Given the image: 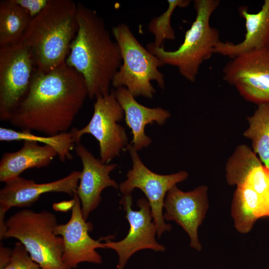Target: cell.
<instances>
[{
	"label": "cell",
	"instance_id": "3957f363",
	"mask_svg": "<svg viewBox=\"0 0 269 269\" xmlns=\"http://www.w3.org/2000/svg\"><path fill=\"white\" fill-rule=\"evenodd\" d=\"M77 9L71 0H48L32 18L19 43L30 52L36 69L47 72L65 63L78 30Z\"/></svg>",
	"mask_w": 269,
	"mask_h": 269
},
{
	"label": "cell",
	"instance_id": "5b68a950",
	"mask_svg": "<svg viewBox=\"0 0 269 269\" xmlns=\"http://www.w3.org/2000/svg\"><path fill=\"white\" fill-rule=\"evenodd\" d=\"M6 225L4 239L18 240L41 268L66 269L62 260L63 240L55 233L58 224L53 213L24 209L9 217Z\"/></svg>",
	"mask_w": 269,
	"mask_h": 269
},
{
	"label": "cell",
	"instance_id": "9c48e42d",
	"mask_svg": "<svg viewBox=\"0 0 269 269\" xmlns=\"http://www.w3.org/2000/svg\"><path fill=\"white\" fill-rule=\"evenodd\" d=\"M35 69L28 49L18 44L0 47V119L9 121L27 94Z\"/></svg>",
	"mask_w": 269,
	"mask_h": 269
},
{
	"label": "cell",
	"instance_id": "7402d4cb",
	"mask_svg": "<svg viewBox=\"0 0 269 269\" xmlns=\"http://www.w3.org/2000/svg\"><path fill=\"white\" fill-rule=\"evenodd\" d=\"M247 120L249 127L243 134L252 140L253 151L269 168V103L258 105L253 115Z\"/></svg>",
	"mask_w": 269,
	"mask_h": 269
},
{
	"label": "cell",
	"instance_id": "f1b7e54d",
	"mask_svg": "<svg viewBox=\"0 0 269 269\" xmlns=\"http://www.w3.org/2000/svg\"><path fill=\"white\" fill-rule=\"evenodd\" d=\"M74 204L75 199L73 198L69 201H63L54 203L53 204V208L56 211L66 212L70 210H72Z\"/></svg>",
	"mask_w": 269,
	"mask_h": 269
},
{
	"label": "cell",
	"instance_id": "277c9868",
	"mask_svg": "<svg viewBox=\"0 0 269 269\" xmlns=\"http://www.w3.org/2000/svg\"><path fill=\"white\" fill-rule=\"evenodd\" d=\"M219 0H195L196 16L185 34L184 41L174 51L154 47L148 43L147 50L164 65L176 67L180 74L191 82H195L203 62L214 54V49L220 40L218 29L211 26L210 19L218 7Z\"/></svg>",
	"mask_w": 269,
	"mask_h": 269
},
{
	"label": "cell",
	"instance_id": "44dd1931",
	"mask_svg": "<svg viewBox=\"0 0 269 269\" xmlns=\"http://www.w3.org/2000/svg\"><path fill=\"white\" fill-rule=\"evenodd\" d=\"M0 140L12 141L16 140L31 141L41 142L54 148L59 159L62 162L73 158L71 151L75 148L76 142L69 132H64L54 135L46 136L37 135L27 131H15L11 129L0 128Z\"/></svg>",
	"mask_w": 269,
	"mask_h": 269
},
{
	"label": "cell",
	"instance_id": "484cf974",
	"mask_svg": "<svg viewBox=\"0 0 269 269\" xmlns=\"http://www.w3.org/2000/svg\"><path fill=\"white\" fill-rule=\"evenodd\" d=\"M3 269H43L31 259L24 246L15 244L9 264Z\"/></svg>",
	"mask_w": 269,
	"mask_h": 269
},
{
	"label": "cell",
	"instance_id": "4dcf8cb0",
	"mask_svg": "<svg viewBox=\"0 0 269 269\" xmlns=\"http://www.w3.org/2000/svg\"></svg>",
	"mask_w": 269,
	"mask_h": 269
},
{
	"label": "cell",
	"instance_id": "4fadbf2b",
	"mask_svg": "<svg viewBox=\"0 0 269 269\" xmlns=\"http://www.w3.org/2000/svg\"><path fill=\"white\" fill-rule=\"evenodd\" d=\"M207 187L198 186L188 192L173 186L167 192L164 201V218L174 221L188 235L191 248L200 251L201 245L198 229L202 224L208 208Z\"/></svg>",
	"mask_w": 269,
	"mask_h": 269
},
{
	"label": "cell",
	"instance_id": "7a4b0ae2",
	"mask_svg": "<svg viewBox=\"0 0 269 269\" xmlns=\"http://www.w3.org/2000/svg\"><path fill=\"white\" fill-rule=\"evenodd\" d=\"M77 20L78 30L65 63L83 76L88 97L96 98L110 92L122 63L121 51L95 10L77 3Z\"/></svg>",
	"mask_w": 269,
	"mask_h": 269
},
{
	"label": "cell",
	"instance_id": "d6986e66",
	"mask_svg": "<svg viewBox=\"0 0 269 269\" xmlns=\"http://www.w3.org/2000/svg\"><path fill=\"white\" fill-rule=\"evenodd\" d=\"M32 19L14 0L0 2V47L18 44Z\"/></svg>",
	"mask_w": 269,
	"mask_h": 269
},
{
	"label": "cell",
	"instance_id": "ac0fdd59",
	"mask_svg": "<svg viewBox=\"0 0 269 269\" xmlns=\"http://www.w3.org/2000/svg\"><path fill=\"white\" fill-rule=\"evenodd\" d=\"M57 155L55 150L49 145L24 141L18 150L3 154L0 161V181L5 183L29 168L46 167Z\"/></svg>",
	"mask_w": 269,
	"mask_h": 269
},
{
	"label": "cell",
	"instance_id": "e0dca14e",
	"mask_svg": "<svg viewBox=\"0 0 269 269\" xmlns=\"http://www.w3.org/2000/svg\"><path fill=\"white\" fill-rule=\"evenodd\" d=\"M240 16L245 20L246 33L237 44L220 41L214 53L233 59L241 54L269 46V0H265L259 11L250 13L247 6L239 7Z\"/></svg>",
	"mask_w": 269,
	"mask_h": 269
},
{
	"label": "cell",
	"instance_id": "83f0119b",
	"mask_svg": "<svg viewBox=\"0 0 269 269\" xmlns=\"http://www.w3.org/2000/svg\"><path fill=\"white\" fill-rule=\"evenodd\" d=\"M12 250L0 244V269H3L9 264L11 256Z\"/></svg>",
	"mask_w": 269,
	"mask_h": 269
},
{
	"label": "cell",
	"instance_id": "30bf717a",
	"mask_svg": "<svg viewBox=\"0 0 269 269\" xmlns=\"http://www.w3.org/2000/svg\"><path fill=\"white\" fill-rule=\"evenodd\" d=\"M223 72V79L245 100L258 105L269 103V46L231 59Z\"/></svg>",
	"mask_w": 269,
	"mask_h": 269
},
{
	"label": "cell",
	"instance_id": "d4e9b609",
	"mask_svg": "<svg viewBox=\"0 0 269 269\" xmlns=\"http://www.w3.org/2000/svg\"><path fill=\"white\" fill-rule=\"evenodd\" d=\"M261 197L262 200L269 196V168L263 164L255 168L248 176L246 184Z\"/></svg>",
	"mask_w": 269,
	"mask_h": 269
},
{
	"label": "cell",
	"instance_id": "5bb4252c",
	"mask_svg": "<svg viewBox=\"0 0 269 269\" xmlns=\"http://www.w3.org/2000/svg\"><path fill=\"white\" fill-rule=\"evenodd\" d=\"M74 149L83 166L76 193L80 199L83 216L86 220L101 202V195L105 188H119L116 181L110 176L117 164L104 163L101 159L95 157L80 141L75 144Z\"/></svg>",
	"mask_w": 269,
	"mask_h": 269
},
{
	"label": "cell",
	"instance_id": "f546056e",
	"mask_svg": "<svg viewBox=\"0 0 269 269\" xmlns=\"http://www.w3.org/2000/svg\"><path fill=\"white\" fill-rule=\"evenodd\" d=\"M259 218L264 216L269 217V196L262 200L261 205L258 212Z\"/></svg>",
	"mask_w": 269,
	"mask_h": 269
},
{
	"label": "cell",
	"instance_id": "2e32d148",
	"mask_svg": "<svg viewBox=\"0 0 269 269\" xmlns=\"http://www.w3.org/2000/svg\"><path fill=\"white\" fill-rule=\"evenodd\" d=\"M114 91L124 112L126 124L132 131L133 139L130 144L137 151L147 147L152 140L145 133L146 125L155 123L163 125L170 118V113L160 107L148 108L141 105L125 87L117 88Z\"/></svg>",
	"mask_w": 269,
	"mask_h": 269
},
{
	"label": "cell",
	"instance_id": "6da1fadb",
	"mask_svg": "<svg viewBox=\"0 0 269 269\" xmlns=\"http://www.w3.org/2000/svg\"><path fill=\"white\" fill-rule=\"evenodd\" d=\"M87 96L83 76L66 63L47 72L35 68L28 92L9 122L47 135L67 132Z\"/></svg>",
	"mask_w": 269,
	"mask_h": 269
},
{
	"label": "cell",
	"instance_id": "ffe728a7",
	"mask_svg": "<svg viewBox=\"0 0 269 269\" xmlns=\"http://www.w3.org/2000/svg\"><path fill=\"white\" fill-rule=\"evenodd\" d=\"M262 199L247 184L237 186L234 193L231 214L235 228L241 233L248 232L256 220Z\"/></svg>",
	"mask_w": 269,
	"mask_h": 269
},
{
	"label": "cell",
	"instance_id": "cb8c5ba5",
	"mask_svg": "<svg viewBox=\"0 0 269 269\" xmlns=\"http://www.w3.org/2000/svg\"><path fill=\"white\" fill-rule=\"evenodd\" d=\"M167 9L158 16L154 17L148 25V31L154 37L152 45L155 47L164 48L165 40H174L175 33L171 24V18L173 12L177 7L187 6L189 0H168Z\"/></svg>",
	"mask_w": 269,
	"mask_h": 269
},
{
	"label": "cell",
	"instance_id": "52a82bcc",
	"mask_svg": "<svg viewBox=\"0 0 269 269\" xmlns=\"http://www.w3.org/2000/svg\"><path fill=\"white\" fill-rule=\"evenodd\" d=\"M95 99L93 114L88 124L81 129L73 128L70 133L76 143L84 134L93 135L99 143L100 159L109 163L128 145L125 129L119 124L124 117V112L113 90Z\"/></svg>",
	"mask_w": 269,
	"mask_h": 269
},
{
	"label": "cell",
	"instance_id": "8fae6325",
	"mask_svg": "<svg viewBox=\"0 0 269 269\" xmlns=\"http://www.w3.org/2000/svg\"><path fill=\"white\" fill-rule=\"evenodd\" d=\"M131 194L124 195L120 201L126 212L125 217L130 224L126 237L118 241L105 239L106 248L114 250L118 256L116 269H124L128 261L135 253L141 250L150 249L155 252H164V246L156 240V225L153 222L149 204L146 198L137 201L138 210L132 209Z\"/></svg>",
	"mask_w": 269,
	"mask_h": 269
},
{
	"label": "cell",
	"instance_id": "ba28073f",
	"mask_svg": "<svg viewBox=\"0 0 269 269\" xmlns=\"http://www.w3.org/2000/svg\"><path fill=\"white\" fill-rule=\"evenodd\" d=\"M126 149L130 154L133 166L127 173V179L120 184L119 189L124 195L131 194L135 188L145 194L159 238L164 232L171 229V225L165 223L163 214L166 195L173 186L186 179L188 174L184 170L166 175L156 173L144 165L138 151L131 144Z\"/></svg>",
	"mask_w": 269,
	"mask_h": 269
},
{
	"label": "cell",
	"instance_id": "8992f818",
	"mask_svg": "<svg viewBox=\"0 0 269 269\" xmlns=\"http://www.w3.org/2000/svg\"><path fill=\"white\" fill-rule=\"evenodd\" d=\"M112 34L119 46L122 63L112 85L116 89L127 88L135 98H152L156 90L152 81L164 88V75L158 69L164 64L139 43L127 24L113 27Z\"/></svg>",
	"mask_w": 269,
	"mask_h": 269
},
{
	"label": "cell",
	"instance_id": "603a6c76",
	"mask_svg": "<svg viewBox=\"0 0 269 269\" xmlns=\"http://www.w3.org/2000/svg\"><path fill=\"white\" fill-rule=\"evenodd\" d=\"M262 164L256 153L248 145H238L227 162L226 180L231 185H244L251 172Z\"/></svg>",
	"mask_w": 269,
	"mask_h": 269
},
{
	"label": "cell",
	"instance_id": "4316f807",
	"mask_svg": "<svg viewBox=\"0 0 269 269\" xmlns=\"http://www.w3.org/2000/svg\"><path fill=\"white\" fill-rule=\"evenodd\" d=\"M21 7L25 9L31 18L39 14L46 6L48 0H14Z\"/></svg>",
	"mask_w": 269,
	"mask_h": 269
},
{
	"label": "cell",
	"instance_id": "7c38bea8",
	"mask_svg": "<svg viewBox=\"0 0 269 269\" xmlns=\"http://www.w3.org/2000/svg\"><path fill=\"white\" fill-rule=\"evenodd\" d=\"M73 196L75 204L69 220L66 224H58L55 230V234L63 240L62 260L66 269L75 268L83 262L101 264L102 258L96 249L106 248L104 243L90 236L93 225L84 219L77 194L75 193Z\"/></svg>",
	"mask_w": 269,
	"mask_h": 269
},
{
	"label": "cell",
	"instance_id": "9a60e30c",
	"mask_svg": "<svg viewBox=\"0 0 269 269\" xmlns=\"http://www.w3.org/2000/svg\"><path fill=\"white\" fill-rule=\"evenodd\" d=\"M80 176L81 171L75 170L62 178L44 183H37L20 176L10 179L0 190V212L6 213L14 207H29L46 193L62 192L73 196Z\"/></svg>",
	"mask_w": 269,
	"mask_h": 269
}]
</instances>
